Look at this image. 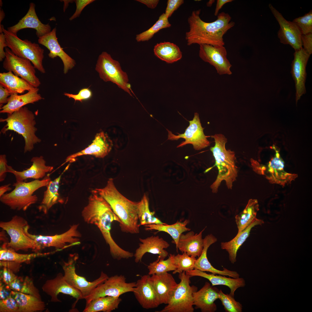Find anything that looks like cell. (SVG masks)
<instances>
[{"mask_svg":"<svg viewBox=\"0 0 312 312\" xmlns=\"http://www.w3.org/2000/svg\"><path fill=\"white\" fill-rule=\"evenodd\" d=\"M53 252L41 253L36 252L29 254L18 253L13 249L7 246V243H4L0 249V261H10L19 263L29 262L36 257L45 256Z\"/></svg>","mask_w":312,"mask_h":312,"instance_id":"cell-41","label":"cell"},{"mask_svg":"<svg viewBox=\"0 0 312 312\" xmlns=\"http://www.w3.org/2000/svg\"><path fill=\"white\" fill-rule=\"evenodd\" d=\"M35 5L31 3L29 5V10L25 15L16 25L7 28V30L14 34H17L20 30L27 28L34 29L36 30V34L38 38L49 33L51 28L49 23H42L38 18L35 10Z\"/></svg>","mask_w":312,"mask_h":312,"instance_id":"cell-24","label":"cell"},{"mask_svg":"<svg viewBox=\"0 0 312 312\" xmlns=\"http://www.w3.org/2000/svg\"><path fill=\"white\" fill-rule=\"evenodd\" d=\"M112 141L107 134L102 131L97 134L92 143L85 149L68 156L65 163L75 161L77 157L90 155L96 157L103 158L108 154L112 146Z\"/></svg>","mask_w":312,"mask_h":312,"instance_id":"cell-22","label":"cell"},{"mask_svg":"<svg viewBox=\"0 0 312 312\" xmlns=\"http://www.w3.org/2000/svg\"><path fill=\"white\" fill-rule=\"evenodd\" d=\"M7 47L6 44L5 38L3 33L0 34V61L1 62L5 57L4 48Z\"/></svg>","mask_w":312,"mask_h":312,"instance_id":"cell-58","label":"cell"},{"mask_svg":"<svg viewBox=\"0 0 312 312\" xmlns=\"http://www.w3.org/2000/svg\"><path fill=\"white\" fill-rule=\"evenodd\" d=\"M150 275H144L136 282L133 292L137 300L142 308L153 309L160 304V301L150 280Z\"/></svg>","mask_w":312,"mask_h":312,"instance_id":"cell-21","label":"cell"},{"mask_svg":"<svg viewBox=\"0 0 312 312\" xmlns=\"http://www.w3.org/2000/svg\"><path fill=\"white\" fill-rule=\"evenodd\" d=\"M0 312H19V307L15 300L11 295L0 300Z\"/></svg>","mask_w":312,"mask_h":312,"instance_id":"cell-49","label":"cell"},{"mask_svg":"<svg viewBox=\"0 0 312 312\" xmlns=\"http://www.w3.org/2000/svg\"><path fill=\"white\" fill-rule=\"evenodd\" d=\"M21 263L10 261H0V266L7 267L13 271L19 269Z\"/></svg>","mask_w":312,"mask_h":312,"instance_id":"cell-59","label":"cell"},{"mask_svg":"<svg viewBox=\"0 0 312 312\" xmlns=\"http://www.w3.org/2000/svg\"><path fill=\"white\" fill-rule=\"evenodd\" d=\"M199 55L203 61L214 66L219 75L232 74L230 70L232 65L227 58L226 50L224 46L200 45Z\"/></svg>","mask_w":312,"mask_h":312,"instance_id":"cell-17","label":"cell"},{"mask_svg":"<svg viewBox=\"0 0 312 312\" xmlns=\"http://www.w3.org/2000/svg\"><path fill=\"white\" fill-rule=\"evenodd\" d=\"M233 1L232 0H217L214 15L216 16H218L219 10L225 4L231 2Z\"/></svg>","mask_w":312,"mask_h":312,"instance_id":"cell-61","label":"cell"},{"mask_svg":"<svg viewBox=\"0 0 312 312\" xmlns=\"http://www.w3.org/2000/svg\"><path fill=\"white\" fill-rule=\"evenodd\" d=\"M95 69L100 77L104 81H110L116 84L131 96L133 93L127 73L122 69L118 61L114 60L111 55L103 52L98 57Z\"/></svg>","mask_w":312,"mask_h":312,"instance_id":"cell-10","label":"cell"},{"mask_svg":"<svg viewBox=\"0 0 312 312\" xmlns=\"http://www.w3.org/2000/svg\"><path fill=\"white\" fill-rule=\"evenodd\" d=\"M155 212H151L149 208L148 197L144 194L141 200L138 202V214L140 221L139 226L155 224H166L155 217Z\"/></svg>","mask_w":312,"mask_h":312,"instance_id":"cell-42","label":"cell"},{"mask_svg":"<svg viewBox=\"0 0 312 312\" xmlns=\"http://www.w3.org/2000/svg\"><path fill=\"white\" fill-rule=\"evenodd\" d=\"M259 210L257 200H249L244 209L235 216V221L238 229L237 234L239 233L256 218Z\"/></svg>","mask_w":312,"mask_h":312,"instance_id":"cell-39","label":"cell"},{"mask_svg":"<svg viewBox=\"0 0 312 312\" xmlns=\"http://www.w3.org/2000/svg\"><path fill=\"white\" fill-rule=\"evenodd\" d=\"M299 29L302 35L312 33V11L293 21Z\"/></svg>","mask_w":312,"mask_h":312,"instance_id":"cell-48","label":"cell"},{"mask_svg":"<svg viewBox=\"0 0 312 312\" xmlns=\"http://www.w3.org/2000/svg\"><path fill=\"white\" fill-rule=\"evenodd\" d=\"M0 300H3L7 298L10 295L12 290L9 285H6V286H5L1 281V282H0Z\"/></svg>","mask_w":312,"mask_h":312,"instance_id":"cell-57","label":"cell"},{"mask_svg":"<svg viewBox=\"0 0 312 312\" xmlns=\"http://www.w3.org/2000/svg\"><path fill=\"white\" fill-rule=\"evenodd\" d=\"M0 85L6 89L11 94H23L35 88L11 71L0 73Z\"/></svg>","mask_w":312,"mask_h":312,"instance_id":"cell-34","label":"cell"},{"mask_svg":"<svg viewBox=\"0 0 312 312\" xmlns=\"http://www.w3.org/2000/svg\"><path fill=\"white\" fill-rule=\"evenodd\" d=\"M269 7L280 26L278 36L280 42L284 44L289 45L295 51L302 48V34L298 27L293 22L285 19L271 4H269Z\"/></svg>","mask_w":312,"mask_h":312,"instance_id":"cell-18","label":"cell"},{"mask_svg":"<svg viewBox=\"0 0 312 312\" xmlns=\"http://www.w3.org/2000/svg\"><path fill=\"white\" fill-rule=\"evenodd\" d=\"M150 276V280L159 298L160 304H167L178 283L167 272Z\"/></svg>","mask_w":312,"mask_h":312,"instance_id":"cell-27","label":"cell"},{"mask_svg":"<svg viewBox=\"0 0 312 312\" xmlns=\"http://www.w3.org/2000/svg\"><path fill=\"white\" fill-rule=\"evenodd\" d=\"M214 139L215 145L210 148L214 158L215 163L211 168L216 166L218 175L210 188L213 193H216L222 181H225L226 186L232 189L233 183L238 175V168L236 165V158L235 152L230 149L226 150L225 144L227 139L222 134H216L212 136Z\"/></svg>","mask_w":312,"mask_h":312,"instance_id":"cell-4","label":"cell"},{"mask_svg":"<svg viewBox=\"0 0 312 312\" xmlns=\"http://www.w3.org/2000/svg\"><path fill=\"white\" fill-rule=\"evenodd\" d=\"M189 222V220H186L183 222L177 221L171 225L152 224L144 226L146 230H156L158 232L163 231L169 234L173 239L177 248L180 235L185 231L190 230L186 226Z\"/></svg>","mask_w":312,"mask_h":312,"instance_id":"cell-40","label":"cell"},{"mask_svg":"<svg viewBox=\"0 0 312 312\" xmlns=\"http://www.w3.org/2000/svg\"><path fill=\"white\" fill-rule=\"evenodd\" d=\"M200 12V10L193 11L188 18L189 29L185 36L187 45L196 44L224 46V35L235 24L231 21V16L228 13L222 12L218 14L216 20L208 23L201 19Z\"/></svg>","mask_w":312,"mask_h":312,"instance_id":"cell-2","label":"cell"},{"mask_svg":"<svg viewBox=\"0 0 312 312\" xmlns=\"http://www.w3.org/2000/svg\"><path fill=\"white\" fill-rule=\"evenodd\" d=\"M264 223L263 220L257 218L245 229L239 233L237 234L231 240L221 243V248L228 252L229 261L232 263L234 264L236 262L237 251L248 237L251 229L255 226L261 225Z\"/></svg>","mask_w":312,"mask_h":312,"instance_id":"cell-33","label":"cell"},{"mask_svg":"<svg viewBox=\"0 0 312 312\" xmlns=\"http://www.w3.org/2000/svg\"><path fill=\"white\" fill-rule=\"evenodd\" d=\"M2 27L5 38L7 47L15 55L29 60L35 68L42 73L45 70L43 65L44 50L38 44L32 42L27 39L22 40L17 34L5 29L3 25Z\"/></svg>","mask_w":312,"mask_h":312,"instance_id":"cell-7","label":"cell"},{"mask_svg":"<svg viewBox=\"0 0 312 312\" xmlns=\"http://www.w3.org/2000/svg\"><path fill=\"white\" fill-rule=\"evenodd\" d=\"M217 238L212 234L208 235L203 239V248L201 255L196 259L194 269L203 272H208L213 274L228 276L234 278L239 277V274L236 271H231L223 268L221 270L217 269L213 266L209 261L207 257V252L209 247L216 242Z\"/></svg>","mask_w":312,"mask_h":312,"instance_id":"cell-29","label":"cell"},{"mask_svg":"<svg viewBox=\"0 0 312 312\" xmlns=\"http://www.w3.org/2000/svg\"><path fill=\"white\" fill-rule=\"evenodd\" d=\"M78 259L77 254H71L68 261L64 262L62 266L64 272V277L69 285L80 292L83 299H85L96 287L104 283L109 277L102 271L99 278L93 281H88L85 277L76 273L75 265Z\"/></svg>","mask_w":312,"mask_h":312,"instance_id":"cell-12","label":"cell"},{"mask_svg":"<svg viewBox=\"0 0 312 312\" xmlns=\"http://www.w3.org/2000/svg\"><path fill=\"white\" fill-rule=\"evenodd\" d=\"M94 0H76L75 2L76 5V9L75 12L73 15L69 18L70 21L78 17L80 14L81 12L87 5L92 3Z\"/></svg>","mask_w":312,"mask_h":312,"instance_id":"cell-53","label":"cell"},{"mask_svg":"<svg viewBox=\"0 0 312 312\" xmlns=\"http://www.w3.org/2000/svg\"><path fill=\"white\" fill-rule=\"evenodd\" d=\"M136 1L145 4L148 8L151 9L155 8L159 1L158 0H138Z\"/></svg>","mask_w":312,"mask_h":312,"instance_id":"cell-60","label":"cell"},{"mask_svg":"<svg viewBox=\"0 0 312 312\" xmlns=\"http://www.w3.org/2000/svg\"><path fill=\"white\" fill-rule=\"evenodd\" d=\"M42 289L44 292L51 296V301L53 302H61L57 298L60 293L69 295L76 298V302L83 299L80 292L69 285L61 273H58L54 278L47 280L43 285Z\"/></svg>","mask_w":312,"mask_h":312,"instance_id":"cell-20","label":"cell"},{"mask_svg":"<svg viewBox=\"0 0 312 312\" xmlns=\"http://www.w3.org/2000/svg\"><path fill=\"white\" fill-rule=\"evenodd\" d=\"M10 184L2 185L0 187V197L4 194V193L8 191H9L11 190V188L10 187Z\"/></svg>","mask_w":312,"mask_h":312,"instance_id":"cell-62","label":"cell"},{"mask_svg":"<svg viewBox=\"0 0 312 312\" xmlns=\"http://www.w3.org/2000/svg\"><path fill=\"white\" fill-rule=\"evenodd\" d=\"M56 31L55 27L49 33L39 38L38 41L49 51L48 55L50 58L53 59L57 57L60 58L64 64V73L66 74L75 66L76 63L61 47L56 37Z\"/></svg>","mask_w":312,"mask_h":312,"instance_id":"cell-23","label":"cell"},{"mask_svg":"<svg viewBox=\"0 0 312 312\" xmlns=\"http://www.w3.org/2000/svg\"><path fill=\"white\" fill-rule=\"evenodd\" d=\"M135 287L136 282H126V278L124 275H116L109 277L104 283L96 287L85 299L86 304L99 297H119L125 293L133 292Z\"/></svg>","mask_w":312,"mask_h":312,"instance_id":"cell-15","label":"cell"},{"mask_svg":"<svg viewBox=\"0 0 312 312\" xmlns=\"http://www.w3.org/2000/svg\"><path fill=\"white\" fill-rule=\"evenodd\" d=\"M10 294L18 304L19 312L42 311L45 309L44 302L33 296L12 290Z\"/></svg>","mask_w":312,"mask_h":312,"instance_id":"cell-35","label":"cell"},{"mask_svg":"<svg viewBox=\"0 0 312 312\" xmlns=\"http://www.w3.org/2000/svg\"><path fill=\"white\" fill-rule=\"evenodd\" d=\"M63 173L53 180H51L47 186V189L44 192L43 199L38 207L39 211H42L44 214L47 213L53 205L63 202L58 192Z\"/></svg>","mask_w":312,"mask_h":312,"instance_id":"cell-36","label":"cell"},{"mask_svg":"<svg viewBox=\"0 0 312 312\" xmlns=\"http://www.w3.org/2000/svg\"><path fill=\"white\" fill-rule=\"evenodd\" d=\"M39 89L34 88L26 93L19 95L11 94L8 97L7 103L0 108V113L11 114L27 104H34L43 99L38 93Z\"/></svg>","mask_w":312,"mask_h":312,"instance_id":"cell-30","label":"cell"},{"mask_svg":"<svg viewBox=\"0 0 312 312\" xmlns=\"http://www.w3.org/2000/svg\"><path fill=\"white\" fill-rule=\"evenodd\" d=\"M31 161L32 163V166L29 168L22 171H16L11 166H8V172L14 175L16 182H23L29 178L38 179L42 178L46 173L51 172L53 169V166L46 165V161L42 156L33 157Z\"/></svg>","mask_w":312,"mask_h":312,"instance_id":"cell-28","label":"cell"},{"mask_svg":"<svg viewBox=\"0 0 312 312\" xmlns=\"http://www.w3.org/2000/svg\"><path fill=\"white\" fill-rule=\"evenodd\" d=\"M184 2L183 0H168L164 13L169 18Z\"/></svg>","mask_w":312,"mask_h":312,"instance_id":"cell-52","label":"cell"},{"mask_svg":"<svg viewBox=\"0 0 312 312\" xmlns=\"http://www.w3.org/2000/svg\"><path fill=\"white\" fill-rule=\"evenodd\" d=\"M205 229L198 234H195L193 231L189 232L185 235L181 234L179 239L177 251L178 249L182 252H185L190 256L199 257L203 248L202 234Z\"/></svg>","mask_w":312,"mask_h":312,"instance_id":"cell-32","label":"cell"},{"mask_svg":"<svg viewBox=\"0 0 312 312\" xmlns=\"http://www.w3.org/2000/svg\"><path fill=\"white\" fill-rule=\"evenodd\" d=\"M149 270L148 274H160L168 272L174 271L176 267L172 261L170 257L166 260L158 259L150 263L147 267Z\"/></svg>","mask_w":312,"mask_h":312,"instance_id":"cell-46","label":"cell"},{"mask_svg":"<svg viewBox=\"0 0 312 312\" xmlns=\"http://www.w3.org/2000/svg\"><path fill=\"white\" fill-rule=\"evenodd\" d=\"M50 180L49 176H47L41 180L16 182L13 185L15 187L14 190L0 197V201L11 209L25 211L38 200L37 196L33 195V193L40 187H47Z\"/></svg>","mask_w":312,"mask_h":312,"instance_id":"cell-6","label":"cell"},{"mask_svg":"<svg viewBox=\"0 0 312 312\" xmlns=\"http://www.w3.org/2000/svg\"><path fill=\"white\" fill-rule=\"evenodd\" d=\"M141 242L139 244L134 255L135 261L138 263L141 261L145 254L147 252L159 255L158 259H164L168 255L164 249L170 246L168 243L158 236H152L144 239L140 238Z\"/></svg>","mask_w":312,"mask_h":312,"instance_id":"cell-25","label":"cell"},{"mask_svg":"<svg viewBox=\"0 0 312 312\" xmlns=\"http://www.w3.org/2000/svg\"><path fill=\"white\" fill-rule=\"evenodd\" d=\"M122 299L119 297L105 296L96 298L88 304L83 312H110L117 309Z\"/></svg>","mask_w":312,"mask_h":312,"instance_id":"cell-38","label":"cell"},{"mask_svg":"<svg viewBox=\"0 0 312 312\" xmlns=\"http://www.w3.org/2000/svg\"><path fill=\"white\" fill-rule=\"evenodd\" d=\"M273 148L275 152V155L266 165L260 164L252 159H251L252 165L255 171L264 175L270 183L284 186L294 180L298 175L285 170L284 162L279 151L275 147Z\"/></svg>","mask_w":312,"mask_h":312,"instance_id":"cell-11","label":"cell"},{"mask_svg":"<svg viewBox=\"0 0 312 312\" xmlns=\"http://www.w3.org/2000/svg\"><path fill=\"white\" fill-rule=\"evenodd\" d=\"M169 256L176 267V269L172 272L173 274H179L183 271L186 272L194 269L196 259V257L190 256L185 252L182 255L170 254Z\"/></svg>","mask_w":312,"mask_h":312,"instance_id":"cell-44","label":"cell"},{"mask_svg":"<svg viewBox=\"0 0 312 312\" xmlns=\"http://www.w3.org/2000/svg\"><path fill=\"white\" fill-rule=\"evenodd\" d=\"M5 15V13H4V12L3 11V10L2 9H1H1H0V25H1V22L3 20V18H4V17Z\"/></svg>","mask_w":312,"mask_h":312,"instance_id":"cell-63","label":"cell"},{"mask_svg":"<svg viewBox=\"0 0 312 312\" xmlns=\"http://www.w3.org/2000/svg\"><path fill=\"white\" fill-rule=\"evenodd\" d=\"M11 94L3 86L0 85V107H2L3 105L8 103L9 96Z\"/></svg>","mask_w":312,"mask_h":312,"instance_id":"cell-56","label":"cell"},{"mask_svg":"<svg viewBox=\"0 0 312 312\" xmlns=\"http://www.w3.org/2000/svg\"><path fill=\"white\" fill-rule=\"evenodd\" d=\"M153 51L157 57L168 63L177 62L182 57V52L179 47L170 42L157 44L154 47Z\"/></svg>","mask_w":312,"mask_h":312,"instance_id":"cell-37","label":"cell"},{"mask_svg":"<svg viewBox=\"0 0 312 312\" xmlns=\"http://www.w3.org/2000/svg\"><path fill=\"white\" fill-rule=\"evenodd\" d=\"M29 224L27 221L20 216L15 215L7 222H1L0 227L5 231L10 237L7 246L16 251H27L31 249L35 252L40 250L36 242L26 234L25 227Z\"/></svg>","mask_w":312,"mask_h":312,"instance_id":"cell-8","label":"cell"},{"mask_svg":"<svg viewBox=\"0 0 312 312\" xmlns=\"http://www.w3.org/2000/svg\"><path fill=\"white\" fill-rule=\"evenodd\" d=\"M185 273L191 277L198 276L205 278L211 282L212 286L219 285L226 286L230 289L229 294L233 297L234 296L235 291L238 288L244 287L245 285V281L243 278H230L225 276L216 275L213 273L208 274L205 272L195 269L186 272Z\"/></svg>","mask_w":312,"mask_h":312,"instance_id":"cell-31","label":"cell"},{"mask_svg":"<svg viewBox=\"0 0 312 312\" xmlns=\"http://www.w3.org/2000/svg\"><path fill=\"white\" fill-rule=\"evenodd\" d=\"M64 94L69 98L74 99L75 102L79 101L82 102L83 101L87 100L91 98L92 96V93L91 90L88 88L81 89L76 94L67 93H64Z\"/></svg>","mask_w":312,"mask_h":312,"instance_id":"cell-50","label":"cell"},{"mask_svg":"<svg viewBox=\"0 0 312 312\" xmlns=\"http://www.w3.org/2000/svg\"><path fill=\"white\" fill-rule=\"evenodd\" d=\"M9 286L12 290L31 295L41 299L39 290L34 285L32 279L28 276H17Z\"/></svg>","mask_w":312,"mask_h":312,"instance_id":"cell-43","label":"cell"},{"mask_svg":"<svg viewBox=\"0 0 312 312\" xmlns=\"http://www.w3.org/2000/svg\"><path fill=\"white\" fill-rule=\"evenodd\" d=\"M84 221L88 224L96 225L100 230L109 247L110 254L114 259L120 260L132 257V252L125 250L114 242L111 233L112 223L120 221L111 206L101 196L92 190L87 205L81 212Z\"/></svg>","mask_w":312,"mask_h":312,"instance_id":"cell-1","label":"cell"},{"mask_svg":"<svg viewBox=\"0 0 312 312\" xmlns=\"http://www.w3.org/2000/svg\"><path fill=\"white\" fill-rule=\"evenodd\" d=\"M191 277L185 271L179 274L180 283L174 290L167 305L156 312H193V293L197 287L191 286Z\"/></svg>","mask_w":312,"mask_h":312,"instance_id":"cell-9","label":"cell"},{"mask_svg":"<svg viewBox=\"0 0 312 312\" xmlns=\"http://www.w3.org/2000/svg\"><path fill=\"white\" fill-rule=\"evenodd\" d=\"M302 47L295 51L291 64V73L294 81L296 90V102L306 93L305 83L307 77L306 67L310 56Z\"/></svg>","mask_w":312,"mask_h":312,"instance_id":"cell-19","label":"cell"},{"mask_svg":"<svg viewBox=\"0 0 312 312\" xmlns=\"http://www.w3.org/2000/svg\"><path fill=\"white\" fill-rule=\"evenodd\" d=\"M5 155H0V181H4L6 177V174L8 172V168Z\"/></svg>","mask_w":312,"mask_h":312,"instance_id":"cell-55","label":"cell"},{"mask_svg":"<svg viewBox=\"0 0 312 312\" xmlns=\"http://www.w3.org/2000/svg\"><path fill=\"white\" fill-rule=\"evenodd\" d=\"M93 190L109 205L120 221L119 226L122 232L131 234L139 233L138 202L132 201L122 195L116 189L113 179H109L104 187Z\"/></svg>","mask_w":312,"mask_h":312,"instance_id":"cell-3","label":"cell"},{"mask_svg":"<svg viewBox=\"0 0 312 312\" xmlns=\"http://www.w3.org/2000/svg\"><path fill=\"white\" fill-rule=\"evenodd\" d=\"M219 299L221 301L225 311L227 312H242V306L239 302L235 300L234 297L229 294H225L220 289L219 291Z\"/></svg>","mask_w":312,"mask_h":312,"instance_id":"cell-47","label":"cell"},{"mask_svg":"<svg viewBox=\"0 0 312 312\" xmlns=\"http://www.w3.org/2000/svg\"><path fill=\"white\" fill-rule=\"evenodd\" d=\"M215 0H209L207 3V5L208 7H210L212 6Z\"/></svg>","mask_w":312,"mask_h":312,"instance_id":"cell-64","label":"cell"},{"mask_svg":"<svg viewBox=\"0 0 312 312\" xmlns=\"http://www.w3.org/2000/svg\"><path fill=\"white\" fill-rule=\"evenodd\" d=\"M189 122V125L183 133H179L178 135H175L167 130L168 140H173L180 138L184 139L185 141L179 145L177 146L178 148L190 144L193 145L195 150H198L209 146L210 142L204 134V128L202 127L198 113H195L193 120Z\"/></svg>","mask_w":312,"mask_h":312,"instance_id":"cell-16","label":"cell"},{"mask_svg":"<svg viewBox=\"0 0 312 312\" xmlns=\"http://www.w3.org/2000/svg\"><path fill=\"white\" fill-rule=\"evenodd\" d=\"M301 39L303 49L310 55L312 53V33L302 35Z\"/></svg>","mask_w":312,"mask_h":312,"instance_id":"cell-54","label":"cell"},{"mask_svg":"<svg viewBox=\"0 0 312 312\" xmlns=\"http://www.w3.org/2000/svg\"><path fill=\"white\" fill-rule=\"evenodd\" d=\"M219 290L207 282L198 291L193 293L194 305L202 312H214L217 309L215 301L219 298Z\"/></svg>","mask_w":312,"mask_h":312,"instance_id":"cell-26","label":"cell"},{"mask_svg":"<svg viewBox=\"0 0 312 312\" xmlns=\"http://www.w3.org/2000/svg\"><path fill=\"white\" fill-rule=\"evenodd\" d=\"M168 19L165 14L163 13L151 27L146 31L136 35V40L138 42L148 41L160 30L170 27L171 25Z\"/></svg>","mask_w":312,"mask_h":312,"instance_id":"cell-45","label":"cell"},{"mask_svg":"<svg viewBox=\"0 0 312 312\" xmlns=\"http://www.w3.org/2000/svg\"><path fill=\"white\" fill-rule=\"evenodd\" d=\"M35 118L32 112L26 107H22L11 114H8L6 118H0V122L6 123L1 133L4 134L11 130L21 135L25 141L24 153L31 151L35 144L41 141L36 135L37 129L35 126Z\"/></svg>","mask_w":312,"mask_h":312,"instance_id":"cell-5","label":"cell"},{"mask_svg":"<svg viewBox=\"0 0 312 312\" xmlns=\"http://www.w3.org/2000/svg\"><path fill=\"white\" fill-rule=\"evenodd\" d=\"M79 225H72L65 232L53 235H32L28 232L29 225L25 228L26 234L34 240L40 250L48 247H54L57 250H62L68 247L79 245L81 234L78 230Z\"/></svg>","mask_w":312,"mask_h":312,"instance_id":"cell-13","label":"cell"},{"mask_svg":"<svg viewBox=\"0 0 312 312\" xmlns=\"http://www.w3.org/2000/svg\"><path fill=\"white\" fill-rule=\"evenodd\" d=\"M17 276L12 270L7 267H3L2 270L1 272V281L7 285L9 286Z\"/></svg>","mask_w":312,"mask_h":312,"instance_id":"cell-51","label":"cell"},{"mask_svg":"<svg viewBox=\"0 0 312 312\" xmlns=\"http://www.w3.org/2000/svg\"><path fill=\"white\" fill-rule=\"evenodd\" d=\"M5 51L3 68L8 71L12 72L34 87L38 88L41 82L36 74V68L31 62L28 59L15 55L8 47L5 48Z\"/></svg>","mask_w":312,"mask_h":312,"instance_id":"cell-14","label":"cell"}]
</instances>
